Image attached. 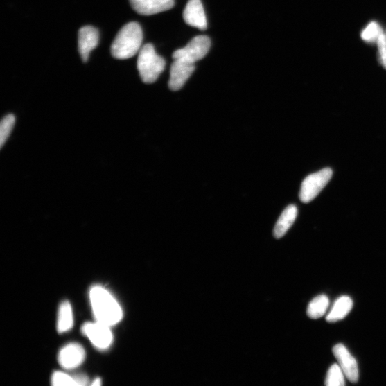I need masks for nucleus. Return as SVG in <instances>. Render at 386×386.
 <instances>
[{
    "label": "nucleus",
    "mask_w": 386,
    "mask_h": 386,
    "mask_svg": "<svg viewBox=\"0 0 386 386\" xmlns=\"http://www.w3.org/2000/svg\"><path fill=\"white\" fill-rule=\"evenodd\" d=\"M89 301L96 322L112 326L122 320L123 312L121 305L105 288L95 286L91 288Z\"/></svg>",
    "instance_id": "f257e3e1"
},
{
    "label": "nucleus",
    "mask_w": 386,
    "mask_h": 386,
    "mask_svg": "<svg viewBox=\"0 0 386 386\" xmlns=\"http://www.w3.org/2000/svg\"><path fill=\"white\" fill-rule=\"evenodd\" d=\"M143 30L137 22H130L119 31L111 45V54L118 60L131 58L142 49Z\"/></svg>",
    "instance_id": "f03ea898"
},
{
    "label": "nucleus",
    "mask_w": 386,
    "mask_h": 386,
    "mask_svg": "<svg viewBox=\"0 0 386 386\" xmlns=\"http://www.w3.org/2000/svg\"><path fill=\"white\" fill-rule=\"evenodd\" d=\"M137 64L143 82L151 84L164 72L166 61L157 55L152 44H146L139 52Z\"/></svg>",
    "instance_id": "7ed1b4c3"
},
{
    "label": "nucleus",
    "mask_w": 386,
    "mask_h": 386,
    "mask_svg": "<svg viewBox=\"0 0 386 386\" xmlns=\"http://www.w3.org/2000/svg\"><path fill=\"white\" fill-rule=\"evenodd\" d=\"M332 176L331 168H324L308 175L301 185L299 193L301 200L305 203L312 201L326 186Z\"/></svg>",
    "instance_id": "20e7f679"
},
{
    "label": "nucleus",
    "mask_w": 386,
    "mask_h": 386,
    "mask_svg": "<svg viewBox=\"0 0 386 386\" xmlns=\"http://www.w3.org/2000/svg\"><path fill=\"white\" fill-rule=\"evenodd\" d=\"M211 45V42L208 36H197L187 44V46L175 51L173 58L182 59L195 64L208 54Z\"/></svg>",
    "instance_id": "39448f33"
},
{
    "label": "nucleus",
    "mask_w": 386,
    "mask_h": 386,
    "mask_svg": "<svg viewBox=\"0 0 386 386\" xmlns=\"http://www.w3.org/2000/svg\"><path fill=\"white\" fill-rule=\"evenodd\" d=\"M109 327L98 322L86 323L82 327V332L95 347L105 350L110 346L113 340Z\"/></svg>",
    "instance_id": "423d86ee"
},
{
    "label": "nucleus",
    "mask_w": 386,
    "mask_h": 386,
    "mask_svg": "<svg viewBox=\"0 0 386 386\" xmlns=\"http://www.w3.org/2000/svg\"><path fill=\"white\" fill-rule=\"evenodd\" d=\"M195 69L194 63L182 59H174L170 67L169 88L179 90L184 86Z\"/></svg>",
    "instance_id": "0eeeda50"
},
{
    "label": "nucleus",
    "mask_w": 386,
    "mask_h": 386,
    "mask_svg": "<svg viewBox=\"0 0 386 386\" xmlns=\"http://www.w3.org/2000/svg\"><path fill=\"white\" fill-rule=\"evenodd\" d=\"M333 353L337 360V365L342 368L348 380L353 383H357L359 378L358 363L346 347L343 344L335 345L333 349Z\"/></svg>",
    "instance_id": "6e6552de"
},
{
    "label": "nucleus",
    "mask_w": 386,
    "mask_h": 386,
    "mask_svg": "<svg viewBox=\"0 0 386 386\" xmlns=\"http://www.w3.org/2000/svg\"><path fill=\"white\" fill-rule=\"evenodd\" d=\"M85 358L83 347L76 343L63 347L58 355V361L62 368L72 369L82 365Z\"/></svg>",
    "instance_id": "1a4fd4ad"
},
{
    "label": "nucleus",
    "mask_w": 386,
    "mask_h": 386,
    "mask_svg": "<svg viewBox=\"0 0 386 386\" xmlns=\"http://www.w3.org/2000/svg\"><path fill=\"white\" fill-rule=\"evenodd\" d=\"M135 12L142 15H152L166 12L175 6L174 0H130Z\"/></svg>",
    "instance_id": "9d476101"
},
{
    "label": "nucleus",
    "mask_w": 386,
    "mask_h": 386,
    "mask_svg": "<svg viewBox=\"0 0 386 386\" xmlns=\"http://www.w3.org/2000/svg\"><path fill=\"white\" fill-rule=\"evenodd\" d=\"M184 19L188 26L201 30L207 29V19L201 0H189L184 12Z\"/></svg>",
    "instance_id": "9b49d317"
},
{
    "label": "nucleus",
    "mask_w": 386,
    "mask_h": 386,
    "mask_svg": "<svg viewBox=\"0 0 386 386\" xmlns=\"http://www.w3.org/2000/svg\"><path fill=\"white\" fill-rule=\"evenodd\" d=\"M99 42V32L92 26L82 28L78 33V49L84 62L88 60L91 51H94Z\"/></svg>",
    "instance_id": "f8f14e48"
},
{
    "label": "nucleus",
    "mask_w": 386,
    "mask_h": 386,
    "mask_svg": "<svg viewBox=\"0 0 386 386\" xmlns=\"http://www.w3.org/2000/svg\"><path fill=\"white\" fill-rule=\"evenodd\" d=\"M353 306V300L347 296L337 299L326 316V321L335 323L342 321L349 314Z\"/></svg>",
    "instance_id": "ddd939ff"
},
{
    "label": "nucleus",
    "mask_w": 386,
    "mask_h": 386,
    "mask_svg": "<svg viewBox=\"0 0 386 386\" xmlns=\"http://www.w3.org/2000/svg\"><path fill=\"white\" fill-rule=\"evenodd\" d=\"M298 216V209L296 206L288 207L281 215L274 229V236L281 238L290 229Z\"/></svg>",
    "instance_id": "4468645a"
},
{
    "label": "nucleus",
    "mask_w": 386,
    "mask_h": 386,
    "mask_svg": "<svg viewBox=\"0 0 386 386\" xmlns=\"http://www.w3.org/2000/svg\"><path fill=\"white\" fill-rule=\"evenodd\" d=\"M73 326V315L72 306L69 301L62 302L59 308L58 331L64 333L72 328Z\"/></svg>",
    "instance_id": "2eb2a0df"
},
{
    "label": "nucleus",
    "mask_w": 386,
    "mask_h": 386,
    "mask_svg": "<svg viewBox=\"0 0 386 386\" xmlns=\"http://www.w3.org/2000/svg\"><path fill=\"white\" fill-rule=\"evenodd\" d=\"M329 305L330 301L326 295H320V296L313 299L309 304L307 315L312 319H320L326 314Z\"/></svg>",
    "instance_id": "dca6fc26"
},
{
    "label": "nucleus",
    "mask_w": 386,
    "mask_h": 386,
    "mask_svg": "<svg viewBox=\"0 0 386 386\" xmlns=\"http://www.w3.org/2000/svg\"><path fill=\"white\" fill-rule=\"evenodd\" d=\"M345 374L338 365H333L329 369L325 381L327 386H343L345 385Z\"/></svg>",
    "instance_id": "f3484780"
},
{
    "label": "nucleus",
    "mask_w": 386,
    "mask_h": 386,
    "mask_svg": "<svg viewBox=\"0 0 386 386\" xmlns=\"http://www.w3.org/2000/svg\"><path fill=\"white\" fill-rule=\"evenodd\" d=\"M15 123V117L12 114L6 116L0 125V146L3 148L10 137Z\"/></svg>",
    "instance_id": "a211bd4d"
},
{
    "label": "nucleus",
    "mask_w": 386,
    "mask_h": 386,
    "mask_svg": "<svg viewBox=\"0 0 386 386\" xmlns=\"http://www.w3.org/2000/svg\"><path fill=\"white\" fill-rule=\"evenodd\" d=\"M383 33H384L377 22L372 21L362 30L361 38L367 42H377L378 38Z\"/></svg>",
    "instance_id": "6ab92c4d"
},
{
    "label": "nucleus",
    "mask_w": 386,
    "mask_h": 386,
    "mask_svg": "<svg viewBox=\"0 0 386 386\" xmlns=\"http://www.w3.org/2000/svg\"><path fill=\"white\" fill-rule=\"evenodd\" d=\"M52 384L55 386L77 385L74 377L60 371H56L53 374L52 377Z\"/></svg>",
    "instance_id": "aec40b11"
},
{
    "label": "nucleus",
    "mask_w": 386,
    "mask_h": 386,
    "mask_svg": "<svg viewBox=\"0 0 386 386\" xmlns=\"http://www.w3.org/2000/svg\"><path fill=\"white\" fill-rule=\"evenodd\" d=\"M378 58L381 65L386 69V35L383 33L377 41Z\"/></svg>",
    "instance_id": "412c9836"
},
{
    "label": "nucleus",
    "mask_w": 386,
    "mask_h": 386,
    "mask_svg": "<svg viewBox=\"0 0 386 386\" xmlns=\"http://www.w3.org/2000/svg\"><path fill=\"white\" fill-rule=\"evenodd\" d=\"M77 385H85L88 382V378L84 375H78L74 376Z\"/></svg>",
    "instance_id": "4be33fe9"
},
{
    "label": "nucleus",
    "mask_w": 386,
    "mask_h": 386,
    "mask_svg": "<svg viewBox=\"0 0 386 386\" xmlns=\"http://www.w3.org/2000/svg\"><path fill=\"white\" fill-rule=\"evenodd\" d=\"M100 385H101V380L99 378H96L94 380V382L92 383V385H94V386H95V385L96 386H99Z\"/></svg>",
    "instance_id": "5701e85b"
}]
</instances>
